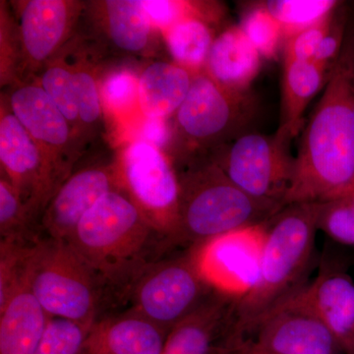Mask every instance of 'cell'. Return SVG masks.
<instances>
[{
  "instance_id": "f1b7e54d",
  "label": "cell",
  "mask_w": 354,
  "mask_h": 354,
  "mask_svg": "<svg viewBox=\"0 0 354 354\" xmlns=\"http://www.w3.org/2000/svg\"><path fill=\"white\" fill-rule=\"evenodd\" d=\"M239 26L262 58L277 57L281 44L285 43V34L278 21L261 3L245 13Z\"/></svg>"
},
{
  "instance_id": "d590c367",
  "label": "cell",
  "mask_w": 354,
  "mask_h": 354,
  "mask_svg": "<svg viewBox=\"0 0 354 354\" xmlns=\"http://www.w3.org/2000/svg\"><path fill=\"white\" fill-rule=\"evenodd\" d=\"M83 354H88V353H87V351H84V353H83Z\"/></svg>"
},
{
  "instance_id": "8fae6325",
  "label": "cell",
  "mask_w": 354,
  "mask_h": 354,
  "mask_svg": "<svg viewBox=\"0 0 354 354\" xmlns=\"http://www.w3.org/2000/svg\"><path fill=\"white\" fill-rule=\"evenodd\" d=\"M268 221L228 232L189 249L198 271L212 290L239 300L255 288Z\"/></svg>"
},
{
  "instance_id": "44dd1931",
  "label": "cell",
  "mask_w": 354,
  "mask_h": 354,
  "mask_svg": "<svg viewBox=\"0 0 354 354\" xmlns=\"http://www.w3.org/2000/svg\"><path fill=\"white\" fill-rule=\"evenodd\" d=\"M195 75L174 62H153L147 65L139 74L142 116L172 118L185 101Z\"/></svg>"
},
{
  "instance_id": "d6a6232c",
  "label": "cell",
  "mask_w": 354,
  "mask_h": 354,
  "mask_svg": "<svg viewBox=\"0 0 354 354\" xmlns=\"http://www.w3.org/2000/svg\"><path fill=\"white\" fill-rule=\"evenodd\" d=\"M348 10L342 2L341 6L335 10L329 32L324 38L314 57L313 62L329 73L341 55L346 41L348 30Z\"/></svg>"
},
{
  "instance_id": "836d02e7",
  "label": "cell",
  "mask_w": 354,
  "mask_h": 354,
  "mask_svg": "<svg viewBox=\"0 0 354 354\" xmlns=\"http://www.w3.org/2000/svg\"><path fill=\"white\" fill-rule=\"evenodd\" d=\"M171 118H145L138 121L136 139L147 142L167 152L172 141V122Z\"/></svg>"
},
{
  "instance_id": "4dcf8cb0",
  "label": "cell",
  "mask_w": 354,
  "mask_h": 354,
  "mask_svg": "<svg viewBox=\"0 0 354 354\" xmlns=\"http://www.w3.org/2000/svg\"><path fill=\"white\" fill-rule=\"evenodd\" d=\"M318 228L335 241L354 246V193L320 203Z\"/></svg>"
},
{
  "instance_id": "3957f363",
  "label": "cell",
  "mask_w": 354,
  "mask_h": 354,
  "mask_svg": "<svg viewBox=\"0 0 354 354\" xmlns=\"http://www.w3.org/2000/svg\"><path fill=\"white\" fill-rule=\"evenodd\" d=\"M320 203H295L268 221L260 276L248 295L235 300L230 330L241 329L301 288L308 271Z\"/></svg>"
},
{
  "instance_id": "ba28073f",
  "label": "cell",
  "mask_w": 354,
  "mask_h": 354,
  "mask_svg": "<svg viewBox=\"0 0 354 354\" xmlns=\"http://www.w3.org/2000/svg\"><path fill=\"white\" fill-rule=\"evenodd\" d=\"M293 138L278 128L272 135L248 132L221 149L212 162L232 183L260 201L286 207L295 171L291 155Z\"/></svg>"
},
{
  "instance_id": "7a4b0ae2",
  "label": "cell",
  "mask_w": 354,
  "mask_h": 354,
  "mask_svg": "<svg viewBox=\"0 0 354 354\" xmlns=\"http://www.w3.org/2000/svg\"><path fill=\"white\" fill-rule=\"evenodd\" d=\"M94 272L104 290L127 295L149 265L164 250L155 228L127 193L111 191L84 216L67 241Z\"/></svg>"
},
{
  "instance_id": "ffe728a7",
  "label": "cell",
  "mask_w": 354,
  "mask_h": 354,
  "mask_svg": "<svg viewBox=\"0 0 354 354\" xmlns=\"http://www.w3.org/2000/svg\"><path fill=\"white\" fill-rule=\"evenodd\" d=\"M167 334L143 317L127 312L97 320L85 351L88 354H162Z\"/></svg>"
},
{
  "instance_id": "5b68a950",
  "label": "cell",
  "mask_w": 354,
  "mask_h": 354,
  "mask_svg": "<svg viewBox=\"0 0 354 354\" xmlns=\"http://www.w3.org/2000/svg\"><path fill=\"white\" fill-rule=\"evenodd\" d=\"M255 115L250 94L220 87L204 72L194 76L180 108L172 116L169 147L179 171L208 162L218 151L248 133ZM177 171V172H178Z\"/></svg>"
},
{
  "instance_id": "f546056e",
  "label": "cell",
  "mask_w": 354,
  "mask_h": 354,
  "mask_svg": "<svg viewBox=\"0 0 354 354\" xmlns=\"http://www.w3.org/2000/svg\"><path fill=\"white\" fill-rule=\"evenodd\" d=\"M93 326L50 318L34 354H83Z\"/></svg>"
},
{
  "instance_id": "277c9868",
  "label": "cell",
  "mask_w": 354,
  "mask_h": 354,
  "mask_svg": "<svg viewBox=\"0 0 354 354\" xmlns=\"http://www.w3.org/2000/svg\"><path fill=\"white\" fill-rule=\"evenodd\" d=\"M178 225L174 247L187 249L228 232L265 223L285 208L246 194L212 162L178 171Z\"/></svg>"
},
{
  "instance_id": "83f0119b",
  "label": "cell",
  "mask_w": 354,
  "mask_h": 354,
  "mask_svg": "<svg viewBox=\"0 0 354 354\" xmlns=\"http://www.w3.org/2000/svg\"><path fill=\"white\" fill-rule=\"evenodd\" d=\"M73 77L80 128L101 123L104 108L100 92L99 75L94 65L86 59L69 62Z\"/></svg>"
},
{
  "instance_id": "5bb4252c",
  "label": "cell",
  "mask_w": 354,
  "mask_h": 354,
  "mask_svg": "<svg viewBox=\"0 0 354 354\" xmlns=\"http://www.w3.org/2000/svg\"><path fill=\"white\" fill-rule=\"evenodd\" d=\"M9 109L38 143L48 162L62 178L69 176L64 153L73 143L74 133L68 120L38 83L14 88Z\"/></svg>"
},
{
  "instance_id": "8992f818",
  "label": "cell",
  "mask_w": 354,
  "mask_h": 354,
  "mask_svg": "<svg viewBox=\"0 0 354 354\" xmlns=\"http://www.w3.org/2000/svg\"><path fill=\"white\" fill-rule=\"evenodd\" d=\"M27 271L32 293L51 318L88 326L97 322L106 290L67 242H35L28 254Z\"/></svg>"
},
{
  "instance_id": "6da1fadb",
  "label": "cell",
  "mask_w": 354,
  "mask_h": 354,
  "mask_svg": "<svg viewBox=\"0 0 354 354\" xmlns=\"http://www.w3.org/2000/svg\"><path fill=\"white\" fill-rule=\"evenodd\" d=\"M320 101L305 122L286 206L324 203L354 193V29Z\"/></svg>"
},
{
  "instance_id": "9c48e42d",
  "label": "cell",
  "mask_w": 354,
  "mask_h": 354,
  "mask_svg": "<svg viewBox=\"0 0 354 354\" xmlns=\"http://www.w3.org/2000/svg\"><path fill=\"white\" fill-rule=\"evenodd\" d=\"M215 292L203 279L188 249L183 256L156 261L144 270L128 292L129 312L169 332Z\"/></svg>"
},
{
  "instance_id": "d6986e66",
  "label": "cell",
  "mask_w": 354,
  "mask_h": 354,
  "mask_svg": "<svg viewBox=\"0 0 354 354\" xmlns=\"http://www.w3.org/2000/svg\"><path fill=\"white\" fill-rule=\"evenodd\" d=\"M261 62L262 57L241 26L234 25L216 37L203 72L230 92L248 94L259 74Z\"/></svg>"
},
{
  "instance_id": "7c38bea8",
  "label": "cell",
  "mask_w": 354,
  "mask_h": 354,
  "mask_svg": "<svg viewBox=\"0 0 354 354\" xmlns=\"http://www.w3.org/2000/svg\"><path fill=\"white\" fill-rule=\"evenodd\" d=\"M0 160L6 178L19 192L35 221L64 179L6 106H2L0 115Z\"/></svg>"
},
{
  "instance_id": "30bf717a",
  "label": "cell",
  "mask_w": 354,
  "mask_h": 354,
  "mask_svg": "<svg viewBox=\"0 0 354 354\" xmlns=\"http://www.w3.org/2000/svg\"><path fill=\"white\" fill-rule=\"evenodd\" d=\"M241 346L266 354H337V341L297 290L239 330H228L221 348Z\"/></svg>"
},
{
  "instance_id": "2e32d148",
  "label": "cell",
  "mask_w": 354,
  "mask_h": 354,
  "mask_svg": "<svg viewBox=\"0 0 354 354\" xmlns=\"http://www.w3.org/2000/svg\"><path fill=\"white\" fill-rule=\"evenodd\" d=\"M298 297L334 335L341 351L354 354V281L346 272L325 266Z\"/></svg>"
},
{
  "instance_id": "1f68e13d",
  "label": "cell",
  "mask_w": 354,
  "mask_h": 354,
  "mask_svg": "<svg viewBox=\"0 0 354 354\" xmlns=\"http://www.w3.org/2000/svg\"><path fill=\"white\" fill-rule=\"evenodd\" d=\"M335 10L316 24L286 38L283 43V59L313 62L319 46L330 31Z\"/></svg>"
},
{
  "instance_id": "d4e9b609",
  "label": "cell",
  "mask_w": 354,
  "mask_h": 354,
  "mask_svg": "<svg viewBox=\"0 0 354 354\" xmlns=\"http://www.w3.org/2000/svg\"><path fill=\"white\" fill-rule=\"evenodd\" d=\"M138 88L139 75L134 70L130 67L111 70L100 82L104 111L120 121L131 120L140 111Z\"/></svg>"
},
{
  "instance_id": "ac0fdd59",
  "label": "cell",
  "mask_w": 354,
  "mask_h": 354,
  "mask_svg": "<svg viewBox=\"0 0 354 354\" xmlns=\"http://www.w3.org/2000/svg\"><path fill=\"white\" fill-rule=\"evenodd\" d=\"M235 300L215 292L174 326L162 354H216L234 318Z\"/></svg>"
},
{
  "instance_id": "4316f807",
  "label": "cell",
  "mask_w": 354,
  "mask_h": 354,
  "mask_svg": "<svg viewBox=\"0 0 354 354\" xmlns=\"http://www.w3.org/2000/svg\"><path fill=\"white\" fill-rule=\"evenodd\" d=\"M38 84L68 120L73 131L79 129L78 106L68 60H50L44 66Z\"/></svg>"
},
{
  "instance_id": "52a82bcc",
  "label": "cell",
  "mask_w": 354,
  "mask_h": 354,
  "mask_svg": "<svg viewBox=\"0 0 354 354\" xmlns=\"http://www.w3.org/2000/svg\"><path fill=\"white\" fill-rule=\"evenodd\" d=\"M114 169L120 189L155 228L165 248L174 247L180 180L169 155L134 138L123 147Z\"/></svg>"
},
{
  "instance_id": "e0dca14e",
  "label": "cell",
  "mask_w": 354,
  "mask_h": 354,
  "mask_svg": "<svg viewBox=\"0 0 354 354\" xmlns=\"http://www.w3.org/2000/svg\"><path fill=\"white\" fill-rule=\"evenodd\" d=\"M50 318L32 293L26 266L22 278L0 304V354H34Z\"/></svg>"
},
{
  "instance_id": "cb8c5ba5",
  "label": "cell",
  "mask_w": 354,
  "mask_h": 354,
  "mask_svg": "<svg viewBox=\"0 0 354 354\" xmlns=\"http://www.w3.org/2000/svg\"><path fill=\"white\" fill-rule=\"evenodd\" d=\"M174 64L191 73L204 71L215 37L209 21L189 17L162 32Z\"/></svg>"
},
{
  "instance_id": "9a60e30c",
  "label": "cell",
  "mask_w": 354,
  "mask_h": 354,
  "mask_svg": "<svg viewBox=\"0 0 354 354\" xmlns=\"http://www.w3.org/2000/svg\"><path fill=\"white\" fill-rule=\"evenodd\" d=\"M79 3L66 0H29L20 12V38L28 66L46 65L68 38Z\"/></svg>"
},
{
  "instance_id": "484cf974",
  "label": "cell",
  "mask_w": 354,
  "mask_h": 354,
  "mask_svg": "<svg viewBox=\"0 0 354 354\" xmlns=\"http://www.w3.org/2000/svg\"><path fill=\"white\" fill-rule=\"evenodd\" d=\"M341 3L335 0H268L261 6L278 21L286 39L316 24Z\"/></svg>"
},
{
  "instance_id": "603a6c76",
  "label": "cell",
  "mask_w": 354,
  "mask_h": 354,
  "mask_svg": "<svg viewBox=\"0 0 354 354\" xmlns=\"http://www.w3.org/2000/svg\"><path fill=\"white\" fill-rule=\"evenodd\" d=\"M102 25L116 50L128 55H145L153 41V26L138 0L100 2Z\"/></svg>"
},
{
  "instance_id": "7402d4cb",
  "label": "cell",
  "mask_w": 354,
  "mask_h": 354,
  "mask_svg": "<svg viewBox=\"0 0 354 354\" xmlns=\"http://www.w3.org/2000/svg\"><path fill=\"white\" fill-rule=\"evenodd\" d=\"M329 75V72L314 62L283 59L279 127L290 132L293 138L304 129L305 111L324 84H327Z\"/></svg>"
},
{
  "instance_id": "4fadbf2b",
  "label": "cell",
  "mask_w": 354,
  "mask_h": 354,
  "mask_svg": "<svg viewBox=\"0 0 354 354\" xmlns=\"http://www.w3.org/2000/svg\"><path fill=\"white\" fill-rule=\"evenodd\" d=\"M120 185L113 165H91L70 174L53 193L41 216V239L68 241L84 216Z\"/></svg>"
},
{
  "instance_id": "e575fe53",
  "label": "cell",
  "mask_w": 354,
  "mask_h": 354,
  "mask_svg": "<svg viewBox=\"0 0 354 354\" xmlns=\"http://www.w3.org/2000/svg\"><path fill=\"white\" fill-rule=\"evenodd\" d=\"M220 351V354H266L260 353V351H254V349L241 348V346L225 349L221 348Z\"/></svg>"
}]
</instances>
